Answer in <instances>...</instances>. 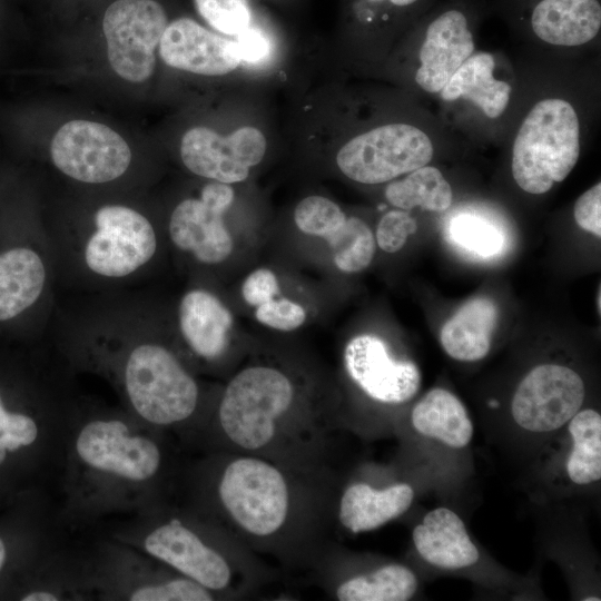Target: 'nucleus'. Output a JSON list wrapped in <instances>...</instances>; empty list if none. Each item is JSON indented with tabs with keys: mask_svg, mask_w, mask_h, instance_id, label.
I'll list each match as a JSON object with an SVG mask.
<instances>
[{
	"mask_svg": "<svg viewBox=\"0 0 601 601\" xmlns=\"http://www.w3.org/2000/svg\"><path fill=\"white\" fill-rule=\"evenodd\" d=\"M579 154V120L573 107L562 99L541 100L515 137L513 178L524 191L544 194L566 178Z\"/></svg>",
	"mask_w": 601,
	"mask_h": 601,
	"instance_id": "obj_1",
	"label": "nucleus"
},
{
	"mask_svg": "<svg viewBox=\"0 0 601 601\" xmlns=\"http://www.w3.org/2000/svg\"><path fill=\"white\" fill-rule=\"evenodd\" d=\"M288 377L276 368L253 366L227 385L218 418L225 435L237 446L255 451L274 439L278 420L293 403Z\"/></svg>",
	"mask_w": 601,
	"mask_h": 601,
	"instance_id": "obj_2",
	"label": "nucleus"
},
{
	"mask_svg": "<svg viewBox=\"0 0 601 601\" xmlns=\"http://www.w3.org/2000/svg\"><path fill=\"white\" fill-rule=\"evenodd\" d=\"M125 387L136 414L154 426L187 420L196 410L198 386L176 356L156 344H142L125 364Z\"/></svg>",
	"mask_w": 601,
	"mask_h": 601,
	"instance_id": "obj_3",
	"label": "nucleus"
},
{
	"mask_svg": "<svg viewBox=\"0 0 601 601\" xmlns=\"http://www.w3.org/2000/svg\"><path fill=\"white\" fill-rule=\"evenodd\" d=\"M73 454L89 475L129 486L149 482L161 465L158 444L119 418H93L80 425Z\"/></svg>",
	"mask_w": 601,
	"mask_h": 601,
	"instance_id": "obj_4",
	"label": "nucleus"
},
{
	"mask_svg": "<svg viewBox=\"0 0 601 601\" xmlns=\"http://www.w3.org/2000/svg\"><path fill=\"white\" fill-rule=\"evenodd\" d=\"M218 494L230 518L246 532L267 536L286 521L289 492L286 480L274 465L239 457L224 470Z\"/></svg>",
	"mask_w": 601,
	"mask_h": 601,
	"instance_id": "obj_5",
	"label": "nucleus"
},
{
	"mask_svg": "<svg viewBox=\"0 0 601 601\" xmlns=\"http://www.w3.org/2000/svg\"><path fill=\"white\" fill-rule=\"evenodd\" d=\"M433 145L421 129L406 124H388L347 141L336 155V164L349 179L382 184L427 165Z\"/></svg>",
	"mask_w": 601,
	"mask_h": 601,
	"instance_id": "obj_6",
	"label": "nucleus"
},
{
	"mask_svg": "<svg viewBox=\"0 0 601 601\" xmlns=\"http://www.w3.org/2000/svg\"><path fill=\"white\" fill-rule=\"evenodd\" d=\"M168 26L154 0H117L106 10L102 29L111 68L131 82L147 80L156 65L155 49Z\"/></svg>",
	"mask_w": 601,
	"mask_h": 601,
	"instance_id": "obj_7",
	"label": "nucleus"
},
{
	"mask_svg": "<svg viewBox=\"0 0 601 601\" xmlns=\"http://www.w3.org/2000/svg\"><path fill=\"white\" fill-rule=\"evenodd\" d=\"M585 385L572 368L541 364L518 385L511 413L514 422L532 433H549L564 426L581 410Z\"/></svg>",
	"mask_w": 601,
	"mask_h": 601,
	"instance_id": "obj_8",
	"label": "nucleus"
},
{
	"mask_svg": "<svg viewBox=\"0 0 601 601\" xmlns=\"http://www.w3.org/2000/svg\"><path fill=\"white\" fill-rule=\"evenodd\" d=\"M50 151L53 164L63 174L91 184L120 177L131 159L122 137L106 125L89 120H71L60 127Z\"/></svg>",
	"mask_w": 601,
	"mask_h": 601,
	"instance_id": "obj_9",
	"label": "nucleus"
},
{
	"mask_svg": "<svg viewBox=\"0 0 601 601\" xmlns=\"http://www.w3.org/2000/svg\"><path fill=\"white\" fill-rule=\"evenodd\" d=\"M97 231L85 250L88 267L102 276L122 277L146 264L156 252V235L149 220L119 205L101 207L95 216Z\"/></svg>",
	"mask_w": 601,
	"mask_h": 601,
	"instance_id": "obj_10",
	"label": "nucleus"
},
{
	"mask_svg": "<svg viewBox=\"0 0 601 601\" xmlns=\"http://www.w3.org/2000/svg\"><path fill=\"white\" fill-rule=\"evenodd\" d=\"M266 138L252 126L223 136L206 127H194L185 132L180 144L184 165L194 174L234 184L245 180L252 167L266 152Z\"/></svg>",
	"mask_w": 601,
	"mask_h": 601,
	"instance_id": "obj_11",
	"label": "nucleus"
},
{
	"mask_svg": "<svg viewBox=\"0 0 601 601\" xmlns=\"http://www.w3.org/2000/svg\"><path fill=\"white\" fill-rule=\"evenodd\" d=\"M234 200L229 184L213 181L200 193V198L183 200L173 211L169 233L174 244L193 252L206 264L225 260L233 252V238L223 215Z\"/></svg>",
	"mask_w": 601,
	"mask_h": 601,
	"instance_id": "obj_12",
	"label": "nucleus"
},
{
	"mask_svg": "<svg viewBox=\"0 0 601 601\" xmlns=\"http://www.w3.org/2000/svg\"><path fill=\"white\" fill-rule=\"evenodd\" d=\"M352 380L371 398L388 404L410 401L421 385L415 363L394 358L383 339L363 334L352 338L344 352Z\"/></svg>",
	"mask_w": 601,
	"mask_h": 601,
	"instance_id": "obj_13",
	"label": "nucleus"
},
{
	"mask_svg": "<svg viewBox=\"0 0 601 601\" xmlns=\"http://www.w3.org/2000/svg\"><path fill=\"white\" fill-rule=\"evenodd\" d=\"M146 553L211 590L225 589L230 568L225 558L178 520L159 524L141 539Z\"/></svg>",
	"mask_w": 601,
	"mask_h": 601,
	"instance_id": "obj_14",
	"label": "nucleus"
},
{
	"mask_svg": "<svg viewBox=\"0 0 601 601\" xmlns=\"http://www.w3.org/2000/svg\"><path fill=\"white\" fill-rule=\"evenodd\" d=\"M168 66L204 76H221L242 62L235 40L211 32L189 18L168 23L159 42Z\"/></svg>",
	"mask_w": 601,
	"mask_h": 601,
	"instance_id": "obj_15",
	"label": "nucleus"
},
{
	"mask_svg": "<svg viewBox=\"0 0 601 601\" xmlns=\"http://www.w3.org/2000/svg\"><path fill=\"white\" fill-rule=\"evenodd\" d=\"M47 425L31 410L9 403L0 387V486L8 493L26 491L46 440Z\"/></svg>",
	"mask_w": 601,
	"mask_h": 601,
	"instance_id": "obj_16",
	"label": "nucleus"
},
{
	"mask_svg": "<svg viewBox=\"0 0 601 601\" xmlns=\"http://www.w3.org/2000/svg\"><path fill=\"white\" fill-rule=\"evenodd\" d=\"M473 50V37L464 14L456 10L442 13L428 26L421 47L417 85L427 92H441Z\"/></svg>",
	"mask_w": 601,
	"mask_h": 601,
	"instance_id": "obj_17",
	"label": "nucleus"
},
{
	"mask_svg": "<svg viewBox=\"0 0 601 601\" xmlns=\"http://www.w3.org/2000/svg\"><path fill=\"white\" fill-rule=\"evenodd\" d=\"M413 543L428 564L444 570L474 565L480 552L463 520L451 509L440 506L425 514L413 530Z\"/></svg>",
	"mask_w": 601,
	"mask_h": 601,
	"instance_id": "obj_18",
	"label": "nucleus"
},
{
	"mask_svg": "<svg viewBox=\"0 0 601 601\" xmlns=\"http://www.w3.org/2000/svg\"><path fill=\"white\" fill-rule=\"evenodd\" d=\"M23 499L24 491L11 494L0 514V599H13L35 571V535Z\"/></svg>",
	"mask_w": 601,
	"mask_h": 601,
	"instance_id": "obj_19",
	"label": "nucleus"
},
{
	"mask_svg": "<svg viewBox=\"0 0 601 601\" xmlns=\"http://www.w3.org/2000/svg\"><path fill=\"white\" fill-rule=\"evenodd\" d=\"M414 499L407 483L374 489L366 483L349 485L339 502V521L353 533L375 530L405 513Z\"/></svg>",
	"mask_w": 601,
	"mask_h": 601,
	"instance_id": "obj_20",
	"label": "nucleus"
},
{
	"mask_svg": "<svg viewBox=\"0 0 601 601\" xmlns=\"http://www.w3.org/2000/svg\"><path fill=\"white\" fill-rule=\"evenodd\" d=\"M531 22L534 33L548 43L580 46L598 35L601 7L597 0H542Z\"/></svg>",
	"mask_w": 601,
	"mask_h": 601,
	"instance_id": "obj_21",
	"label": "nucleus"
},
{
	"mask_svg": "<svg viewBox=\"0 0 601 601\" xmlns=\"http://www.w3.org/2000/svg\"><path fill=\"white\" fill-rule=\"evenodd\" d=\"M179 324L191 349L204 358L214 359L223 354L228 344L233 317L217 297L196 289L181 299Z\"/></svg>",
	"mask_w": 601,
	"mask_h": 601,
	"instance_id": "obj_22",
	"label": "nucleus"
},
{
	"mask_svg": "<svg viewBox=\"0 0 601 601\" xmlns=\"http://www.w3.org/2000/svg\"><path fill=\"white\" fill-rule=\"evenodd\" d=\"M497 319L499 311L492 299H470L443 325L440 334L442 347L457 361L482 359L490 352Z\"/></svg>",
	"mask_w": 601,
	"mask_h": 601,
	"instance_id": "obj_23",
	"label": "nucleus"
},
{
	"mask_svg": "<svg viewBox=\"0 0 601 601\" xmlns=\"http://www.w3.org/2000/svg\"><path fill=\"white\" fill-rule=\"evenodd\" d=\"M411 420L420 434L452 449L465 447L473 437V423L465 406L445 388L428 391L414 406Z\"/></svg>",
	"mask_w": 601,
	"mask_h": 601,
	"instance_id": "obj_24",
	"label": "nucleus"
},
{
	"mask_svg": "<svg viewBox=\"0 0 601 601\" xmlns=\"http://www.w3.org/2000/svg\"><path fill=\"white\" fill-rule=\"evenodd\" d=\"M494 58L489 52L471 55L453 73L441 90L444 100L461 97L479 106L490 118H497L505 110L511 87L493 76Z\"/></svg>",
	"mask_w": 601,
	"mask_h": 601,
	"instance_id": "obj_25",
	"label": "nucleus"
},
{
	"mask_svg": "<svg viewBox=\"0 0 601 601\" xmlns=\"http://www.w3.org/2000/svg\"><path fill=\"white\" fill-rule=\"evenodd\" d=\"M46 270L39 255L32 249L18 247L0 255V321H8L40 296Z\"/></svg>",
	"mask_w": 601,
	"mask_h": 601,
	"instance_id": "obj_26",
	"label": "nucleus"
},
{
	"mask_svg": "<svg viewBox=\"0 0 601 601\" xmlns=\"http://www.w3.org/2000/svg\"><path fill=\"white\" fill-rule=\"evenodd\" d=\"M418 587L415 573L398 563L344 581L336 590L341 601H405Z\"/></svg>",
	"mask_w": 601,
	"mask_h": 601,
	"instance_id": "obj_27",
	"label": "nucleus"
},
{
	"mask_svg": "<svg viewBox=\"0 0 601 601\" xmlns=\"http://www.w3.org/2000/svg\"><path fill=\"white\" fill-rule=\"evenodd\" d=\"M572 449L565 464L569 479L587 485L601 479V415L593 408L579 411L569 421Z\"/></svg>",
	"mask_w": 601,
	"mask_h": 601,
	"instance_id": "obj_28",
	"label": "nucleus"
},
{
	"mask_svg": "<svg viewBox=\"0 0 601 601\" xmlns=\"http://www.w3.org/2000/svg\"><path fill=\"white\" fill-rule=\"evenodd\" d=\"M385 197L391 205L405 210L421 207L444 211L452 204L453 193L442 173L425 165L391 183L385 189Z\"/></svg>",
	"mask_w": 601,
	"mask_h": 601,
	"instance_id": "obj_29",
	"label": "nucleus"
},
{
	"mask_svg": "<svg viewBox=\"0 0 601 601\" xmlns=\"http://www.w3.org/2000/svg\"><path fill=\"white\" fill-rule=\"evenodd\" d=\"M333 252L336 267L356 273L367 267L375 254V240L368 225L357 217H348L342 227L324 238Z\"/></svg>",
	"mask_w": 601,
	"mask_h": 601,
	"instance_id": "obj_30",
	"label": "nucleus"
},
{
	"mask_svg": "<svg viewBox=\"0 0 601 601\" xmlns=\"http://www.w3.org/2000/svg\"><path fill=\"white\" fill-rule=\"evenodd\" d=\"M450 237L460 247L479 257L497 256L505 236L492 221L472 214H461L450 224Z\"/></svg>",
	"mask_w": 601,
	"mask_h": 601,
	"instance_id": "obj_31",
	"label": "nucleus"
},
{
	"mask_svg": "<svg viewBox=\"0 0 601 601\" xmlns=\"http://www.w3.org/2000/svg\"><path fill=\"white\" fill-rule=\"evenodd\" d=\"M346 218L337 204L323 196H308L294 210L297 228L323 239L342 227Z\"/></svg>",
	"mask_w": 601,
	"mask_h": 601,
	"instance_id": "obj_32",
	"label": "nucleus"
},
{
	"mask_svg": "<svg viewBox=\"0 0 601 601\" xmlns=\"http://www.w3.org/2000/svg\"><path fill=\"white\" fill-rule=\"evenodd\" d=\"M131 601H210L209 589L186 577L137 583L125 593Z\"/></svg>",
	"mask_w": 601,
	"mask_h": 601,
	"instance_id": "obj_33",
	"label": "nucleus"
},
{
	"mask_svg": "<svg viewBox=\"0 0 601 601\" xmlns=\"http://www.w3.org/2000/svg\"><path fill=\"white\" fill-rule=\"evenodd\" d=\"M199 14L215 30L237 36L248 29L250 12L247 0H194Z\"/></svg>",
	"mask_w": 601,
	"mask_h": 601,
	"instance_id": "obj_34",
	"label": "nucleus"
},
{
	"mask_svg": "<svg viewBox=\"0 0 601 601\" xmlns=\"http://www.w3.org/2000/svg\"><path fill=\"white\" fill-rule=\"evenodd\" d=\"M417 229L416 221L404 210H391L380 220L376 229V242L386 253L398 252L410 235Z\"/></svg>",
	"mask_w": 601,
	"mask_h": 601,
	"instance_id": "obj_35",
	"label": "nucleus"
},
{
	"mask_svg": "<svg viewBox=\"0 0 601 601\" xmlns=\"http://www.w3.org/2000/svg\"><path fill=\"white\" fill-rule=\"evenodd\" d=\"M255 316L258 322L279 331H293L306 319L305 309L289 299H270L257 306Z\"/></svg>",
	"mask_w": 601,
	"mask_h": 601,
	"instance_id": "obj_36",
	"label": "nucleus"
},
{
	"mask_svg": "<svg viewBox=\"0 0 601 601\" xmlns=\"http://www.w3.org/2000/svg\"><path fill=\"white\" fill-rule=\"evenodd\" d=\"M574 219L584 230L601 236V184L583 193L574 205Z\"/></svg>",
	"mask_w": 601,
	"mask_h": 601,
	"instance_id": "obj_37",
	"label": "nucleus"
},
{
	"mask_svg": "<svg viewBox=\"0 0 601 601\" xmlns=\"http://www.w3.org/2000/svg\"><path fill=\"white\" fill-rule=\"evenodd\" d=\"M278 293V282L275 274L266 268H259L245 279L242 294L245 302L252 306H259Z\"/></svg>",
	"mask_w": 601,
	"mask_h": 601,
	"instance_id": "obj_38",
	"label": "nucleus"
},
{
	"mask_svg": "<svg viewBox=\"0 0 601 601\" xmlns=\"http://www.w3.org/2000/svg\"><path fill=\"white\" fill-rule=\"evenodd\" d=\"M236 37L235 41L242 61L256 62L266 57L268 43L259 31L248 28Z\"/></svg>",
	"mask_w": 601,
	"mask_h": 601,
	"instance_id": "obj_39",
	"label": "nucleus"
},
{
	"mask_svg": "<svg viewBox=\"0 0 601 601\" xmlns=\"http://www.w3.org/2000/svg\"><path fill=\"white\" fill-rule=\"evenodd\" d=\"M11 494H8L1 486H0V508L4 504V502L7 501V499L10 496Z\"/></svg>",
	"mask_w": 601,
	"mask_h": 601,
	"instance_id": "obj_40",
	"label": "nucleus"
},
{
	"mask_svg": "<svg viewBox=\"0 0 601 601\" xmlns=\"http://www.w3.org/2000/svg\"><path fill=\"white\" fill-rule=\"evenodd\" d=\"M390 1L396 6H407L415 2L416 0H390Z\"/></svg>",
	"mask_w": 601,
	"mask_h": 601,
	"instance_id": "obj_41",
	"label": "nucleus"
}]
</instances>
